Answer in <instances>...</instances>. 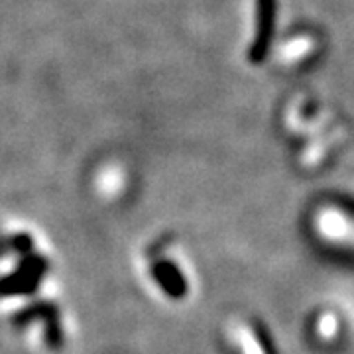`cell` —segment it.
Returning <instances> with one entry per match:
<instances>
[{"instance_id":"cell-1","label":"cell","mask_w":354,"mask_h":354,"mask_svg":"<svg viewBox=\"0 0 354 354\" xmlns=\"http://www.w3.org/2000/svg\"><path fill=\"white\" fill-rule=\"evenodd\" d=\"M313 230L327 244L354 248V218L346 215V211L342 209H319L313 218Z\"/></svg>"},{"instance_id":"cell-2","label":"cell","mask_w":354,"mask_h":354,"mask_svg":"<svg viewBox=\"0 0 354 354\" xmlns=\"http://www.w3.org/2000/svg\"><path fill=\"white\" fill-rule=\"evenodd\" d=\"M48 260L44 256H26L10 276L0 279V295H30L38 290L48 272Z\"/></svg>"},{"instance_id":"cell-3","label":"cell","mask_w":354,"mask_h":354,"mask_svg":"<svg viewBox=\"0 0 354 354\" xmlns=\"http://www.w3.org/2000/svg\"><path fill=\"white\" fill-rule=\"evenodd\" d=\"M152 274L153 279L158 281V286L174 299H179L187 293V283H185V278L183 274L179 272L174 262L169 260H158L156 264L152 266Z\"/></svg>"},{"instance_id":"cell-4","label":"cell","mask_w":354,"mask_h":354,"mask_svg":"<svg viewBox=\"0 0 354 354\" xmlns=\"http://www.w3.org/2000/svg\"><path fill=\"white\" fill-rule=\"evenodd\" d=\"M232 344L239 351V354H266L262 342H258V337L248 323H236L230 329Z\"/></svg>"},{"instance_id":"cell-5","label":"cell","mask_w":354,"mask_h":354,"mask_svg":"<svg viewBox=\"0 0 354 354\" xmlns=\"http://www.w3.org/2000/svg\"><path fill=\"white\" fill-rule=\"evenodd\" d=\"M55 313H59L57 305L50 304V301H39V304L30 305V307H26L22 311H18L12 321L16 327H22V325H28L32 321H38V319L46 321L48 317L55 315Z\"/></svg>"},{"instance_id":"cell-6","label":"cell","mask_w":354,"mask_h":354,"mask_svg":"<svg viewBox=\"0 0 354 354\" xmlns=\"http://www.w3.org/2000/svg\"><path fill=\"white\" fill-rule=\"evenodd\" d=\"M44 333H46V342H48L50 348H62V344H64V330H62V323H59V313L46 319Z\"/></svg>"},{"instance_id":"cell-7","label":"cell","mask_w":354,"mask_h":354,"mask_svg":"<svg viewBox=\"0 0 354 354\" xmlns=\"http://www.w3.org/2000/svg\"><path fill=\"white\" fill-rule=\"evenodd\" d=\"M8 246L14 252L28 256V254L32 252V248H34V239L30 234H26V232H20V234H14L12 239L8 241Z\"/></svg>"}]
</instances>
